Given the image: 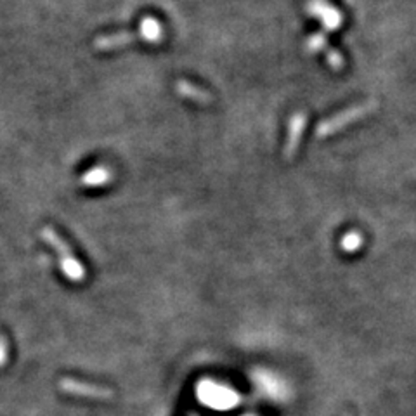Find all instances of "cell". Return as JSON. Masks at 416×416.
<instances>
[{"instance_id": "6da1fadb", "label": "cell", "mask_w": 416, "mask_h": 416, "mask_svg": "<svg viewBox=\"0 0 416 416\" xmlns=\"http://www.w3.org/2000/svg\"><path fill=\"white\" fill-rule=\"evenodd\" d=\"M40 236L42 240L47 243V245H51L57 252V255H59L61 259V269H63L64 276H67L68 279L75 281V283L86 281V267L80 264L79 259L75 257V253H73V250L69 248L68 243L64 241V238L61 236L54 227L45 226L44 229L40 231Z\"/></svg>"}, {"instance_id": "3957f363", "label": "cell", "mask_w": 416, "mask_h": 416, "mask_svg": "<svg viewBox=\"0 0 416 416\" xmlns=\"http://www.w3.org/2000/svg\"><path fill=\"white\" fill-rule=\"evenodd\" d=\"M137 38H141L139 37V33H132V32L101 35V37L94 38V44H92V47H94L96 51H101V52L115 51V49H122V47H125V45L134 44Z\"/></svg>"}, {"instance_id": "8992f818", "label": "cell", "mask_w": 416, "mask_h": 416, "mask_svg": "<svg viewBox=\"0 0 416 416\" xmlns=\"http://www.w3.org/2000/svg\"><path fill=\"white\" fill-rule=\"evenodd\" d=\"M175 92H177V94L183 96V98H187V99H191V101H196L200 104L212 103V96L208 94L207 91H203V88L196 87L195 83L187 82V80H177V82H175Z\"/></svg>"}, {"instance_id": "277c9868", "label": "cell", "mask_w": 416, "mask_h": 416, "mask_svg": "<svg viewBox=\"0 0 416 416\" xmlns=\"http://www.w3.org/2000/svg\"><path fill=\"white\" fill-rule=\"evenodd\" d=\"M115 179V171L108 165H96L83 175H80L79 186L83 187H101L110 184Z\"/></svg>"}, {"instance_id": "5b68a950", "label": "cell", "mask_w": 416, "mask_h": 416, "mask_svg": "<svg viewBox=\"0 0 416 416\" xmlns=\"http://www.w3.org/2000/svg\"><path fill=\"white\" fill-rule=\"evenodd\" d=\"M137 33L148 44H160L161 38H163V26L156 18L146 16L141 21V28H139Z\"/></svg>"}, {"instance_id": "7a4b0ae2", "label": "cell", "mask_w": 416, "mask_h": 416, "mask_svg": "<svg viewBox=\"0 0 416 416\" xmlns=\"http://www.w3.org/2000/svg\"><path fill=\"white\" fill-rule=\"evenodd\" d=\"M61 391L67 392V394L79 395V398H91V399H110L113 395V392L106 387H99V385L86 383V381H76V380H61L59 381Z\"/></svg>"}, {"instance_id": "52a82bcc", "label": "cell", "mask_w": 416, "mask_h": 416, "mask_svg": "<svg viewBox=\"0 0 416 416\" xmlns=\"http://www.w3.org/2000/svg\"><path fill=\"white\" fill-rule=\"evenodd\" d=\"M7 356H9V344L4 337H0V366L6 364Z\"/></svg>"}]
</instances>
